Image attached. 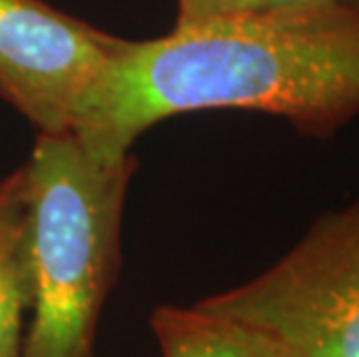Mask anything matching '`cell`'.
Segmentation results:
<instances>
[{
  "mask_svg": "<svg viewBox=\"0 0 359 357\" xmlns=\"http://www.w3.org/2000/svg\"><path fill=\"white\" fill-rule=\"evenodd\" d=\"M123 44L44 0H0V97L37 135L70 133Z\"/></svg>",
  "mask_w": 359,
  "mask_h": 357,
  "instance_id": "277c9868",
  "label": "cell"
},
{
  "mask_svg": "<svg viewBox=\"0 0 359 357\" xmlns=\"http://www.w3.org/2000/svg\"><path fill=\"white\" fill-rule=\"evenodd\" d=\"M30 307L24 172L0 179V357L21 355V321Z\"/></svg>",
  "mask_w": 359,
  "mask_h": 357,
  "instance_id": "5b68a950",
  "label": "cell"
},
{
  "mask_svg": "<svg viewBox=\"0 0 359 357\" xmlns=\"http://www.w3.org/2000/svg\"><path fill=\"white\" fill-rule=\"evenodd\" d=\"M280 7H334L359 14V0H243L241 3V10H280Z\"/></svg>",
  "mask_w": 359,
  "mask_h": 357,
  "instance_id": "ba28073f",
  "label": "cell"
},
{
  "mask_svg": "<svg viewBox=\"0 0 359 357\" xmlns=\"http://www.w3.org/2000/svg\"><path fill=\"white\" fill-rule=\"evenodd\" d=\"M135 167L133 154L97 156L72 130L37 135L21 165L33 323L19 357H93Z\"/></svg>",
  "mask_w": 359,
  "mask_h": 357,
  "instance_id": "7a4b0ae2",
  "label": "cell"
},
{
  "mask_svg": "<svg viewBox=\"0 0 359 357\" xmlns=\"http://www.w3.org/2000/svg\"><path fill=\"white\" fill-rule=\"evenodd\" d=\"M163 357H280L269 341L195 307H160L151 318Z\"/></svg>",
  "mask_w": 359,
  "mask_h": 357,
  "instance_id": "8992f818",
  "label": "cell"
},
{
  "mask_svg": "<svg viewBox=\"0 0 359 357\" xmlns=\"http://www.w3.org/2000/svg\"><path fill=\"white\" fill-rule=\"evenodd\" d=\"M243 0H177V21L174 26H190L225 14L239 12Z\"/></svg>",
  "mask_w": 359,
  "mask_h": 357,
  "instance_id": "52a82bcc",
  "label": "cell"
},
{
  "mask_svg": "<svg viewBox=\"0 0 359 357\" xmlns=\"http://www.w3.org/2000/svg\"><path fill=\"white\" fill-rule=\"evenodd\" d=\"M253 112L330 137L359 116V14L334 7L241 10L151 40H126L72 133L97 156L133 154L181 114Z\"/></svg>",
  "mask_w": 359,
  "mask_h": 357,
  "instance_id": "6da1fadb",
  "label": "cell"
},
{
  "mask_svg": "<svg viewBox=\"0 0 359 357\" xmlns=\"http://www.w3.org/2000/svg\"><path fill=\"white\" fill-rule=\"evenodd\" d=\"M280 357H359V197L327 211L269 269L197 302Z\"/></svg>",
  "mask_w": 359,
  "mask_h": 357,
  "instance_id": "3957f363",
  "label": "cell"
}]
</instances>
